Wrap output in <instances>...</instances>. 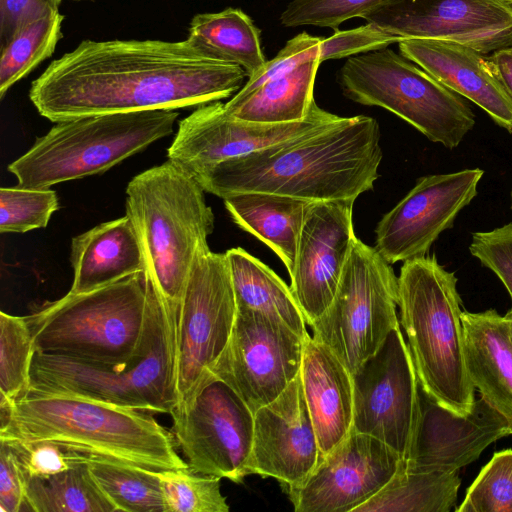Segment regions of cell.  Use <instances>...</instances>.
Masks as SVG:
<instances>
[{
  "instance_id": "obj_17",
  "label": "cell",
  "mask_w": 512,
  "mask_h": 512,
  "mask_svg": "<svg viewBox=\"0 0 512 512\" xmlns=\"http://www.w3.org/2000/svg\"><path fill=\"white\" fill-rule=\"evenodd\" d=\"M480 168L421 177L379 221L375 249L390 264L426 256L477 195Z\"/></svg>"
},
{
  "instance_id": "obj_32",
  "label": "cell",
  "mask_w": 512,
  "mask_h": 512,
  "mask_svg": "<svg viewBox=\"0 0 512 512\" xmlns=\"http://www.w3.org/2000/svg\"><path fill=\"white\" fill-rule=\"evenodd\" d=\"M88 464L97 483L118 511L164 512L155 471L101 458H90Z\"/></svg>"
},
{
  "instance_id": "obj_26",
  "label": "cell",
  "mask_w": 512,
  "mask_h": 512,
  "mask_svg": "<svg viewBox=\"0 0 512 512\" xmlns=\"http://www.w3.org/2000/svg\"><path fill=\"white\" fill-rule=\"evenodd\" d=\"M223 200L234 223L269 246L291 274L300 231L313 201L263 192L238 193Z\"/></svg>"
},
{
  "instance_id": "obj_22",
  "label": "cell",
  "mask_w": 512,
  "mask_h": 512,
  "mask_svg": "<svg viewBox=\"0 0 512 512\" xmlns=\"http://www.w3.org/2000/svg\"><path fill=\"white\" fill-rule=\"evenodd\" d=\"M398 44L401 55L512 133V99L482 53L451 41L409 39Z\"/></svg>"
},
{
  "instance_id": "obj_33",
  "label": "cell",
  "mask_w": 512,
  "mask_h": 512,
  "mask_svg": "<svg viewBox=\"0 0 512 512\" xmlns=\"http://www.w3.org/2000/svg\"><path fill=\"white\" fill-rule=\"evenodd\" d=\"M62 21L63 16L59 11L46 15L22 27L10 42L1 48V98L13 84L52 55L62 36Z\"/></svg>"
},
{
  "instance_id": "obj_15",
  "label": "cell",
  "mask_w": 512,
  "mask_h": 512,
  "mask_svg": "<svg viewBox=\"0 0 512 512\" xmlns=\"http://www.w3.org/2000/svg\"><path fill=\"white\" fill-rule=\"evenodd\" d=\"M340 118L314 100L302 120L259 123L232 116L223 103L216 101L198 106L179 122L167 156L195 178L218 163L302 137Z\"/></svg>"
},
{
  "instance_id": "obj_45",
  "label": "cell",
  "mask_w": 512,
  "mask_h": 512,
  "mask_svg": "<svg viewBox=\"0 0 512 512\" xmlns=\"http://www.w3.org/2000/svg\"><path fill=\"white\" fill-rule=\"evenodd\" d=\"M487 59L494 74L512 99V47L499 49Z\"/></svg>"
},
{
  "instance_id": "obj_24",
  "label": "cell",
  "mask_w": 512,
  "mask_h": 512,
  "mask_svg": "<svg viewBox=\"0 0 512 512\" xmlns=\"http://www.w3.org/2000/svg\"><path fill=\"white\" fill-rule=\"evenodd\" d=\"M470 380L481 397L508 422L512 432V329L494 309L463 311Z\"/></svg>"
},
{
  "instance_id": "obj_9",
  "label": "cell",
  "mask_w": 512,
  "mask_h": 512,
  "mask_svg": "<svg viewBox=\"0 0 512 512\" xmlns=\"http://www.w3.org/2000/svg\"><path fill=\"white\" fill-rule=\"evenodd\" d=\"M337 82L348 99L384 108L449 149L475 125L474 113L459 94L388 48L349 57Z\"/></svg>"
},
{
  "instance_id": "obj_7",
  "label": "cell",
  "mask_w": 512,
  "mask_h": 512,
  "mask_svg": "<svg viewBox=\"0 0 512 512\" xmlns=\"http://www.w3.org/2000/svg\"><path fill=\"white\" fill-rule=\"evenodd\" d=\"M151 279L147 271L47 303L26 316L35 351L96 364H120L140 350Z\"/></svg>"
},
{
  "instance_id": "obj_41",
  "label": "cell",
  "mask_w": 512,
  "mask_h": 512,
  "mask_svg": "<svg viewBox=\"0 0 512 512\" xmlns=\"http://www.w3.org/2000/svg\"><path fill=\"white\" fill-rule=\"evenodd\" d=\"M396 42H400L398 37L367 23L354 29L335 31L330 37L321 38L319 61L321 63L329 59L349 58L387 48Z\"/></svg>"
},
{
  "instance_id": "obj_10",
  "label": "cell",
  "mask_w": 512,
  "mask_h": 512,
  "mask_svg": "<svg viewBox=\"0 0 512 512\" xmlns=\"http://www.w3.org/2000/svg\"><path fill=\"white\" fill-rule=\"evenodd\" d=\"M398 277L375 249L356 238L334 298L310 325L312 338L326 345L353 374L399 326Z\"/></svg>"
},
{
  "instance_id": "obj_28",
  "label": "cell",
  "mask_w": 512,
  "mask_h": 512,
  "mask_svg": "<svg viewBox=\"0 0 512 512\" xmlns=\"http://www.w3.org/2000/svg\"><path fill=\"white\" fill-rule=\"evenodd\" d=\"M187 39L211 58L240 66L248 78L256 75L267 62L259 29L238 8L195 15Z\"/></svg>"
},
{
  "instance_id": "obj_34",
  "label": "cell",
  "mask_w": 512,
  "mask_h": 512,
  "mask_svg": "<svg viewBox=\"0 0 512 512\" xmlns=\"http://www.w3.org/2000/svg\"><path fill=\"white\" fill-rule=\"evenodd\" d=\"M27 317L0 312V402L13 404L29 389L35 355Z\"/></svg>"
},
{
  "instance_id": "obj_25",
  "label": "cell",
  "mask_w": 512,
  "mask_h": 512,
  "mask_svg": "<svg viewBox=\"0 0 512 512\" xmlns=\"http://www.w3.org/2000/svg\"><path fill=\"white\" fill-rule=\"evenodd\" d=\"M70 261L74 271L71 294L89 292L146 270L137 232L127 215L75 236Z\"/></svg>"
},
{
  "instance_id": "obj_36",
  "label": "cell",
  "mask_w": 512,
  "mask_h": 512,
  "mask_svg": "<svg viewBox=\"0 0 512 512\" xmlns=\"http://www.w3.org/2000/svg\"><path fill=\"white\" fill-rule=\"evenodd\" d=\"M58 209V196L50 188L1 187L0 232L24 233L45 228Z\"/></svg>"
},
{
  "instance_id": "obj_35",
  "label": "cell",
  "mask_w": 512,
  "mask_h": 512,
  "mask_svg": "<svg viewBox=\"0 0 512 512\" xmlns=\"http://www.w3.org/2000/svg\"><path fill=\"white\" fill-rule=\"evenodd\" d=\"M159 478L164 512H228L218 477L190 468L155 471Z\"/></svg>"
},
{
  "instance_id": "obj_19",
  "label": "cell",
  "mask_w": 512,
  "mask_h": 512,
  "mask_svg": "<svg viewBox=\"0 0 512 512\" xmlns=\"http://www.w3.org/2000/svg\"><path fill=\"white\" fill-rule=\"evenodd\" d=\"M354 200L313 202L300 231L290 288L310 326L330 306L356 235Z\"/></svg>"
},
{
  "instance_id": "obj_31",
  "label": "cell",
  "mask_w": 512,
  "mask_h": 512,
  "mask_svg": "<svg viewBox=\"0 0 512 512\" xmlns=\"http://www.w3.org/2000/svg\"><path fill=\"white\" fill-rule=\"evenodd\" d=\"M26 505L31 512L118 511L97 483L88 462L47 477L28 478Z\"/></svg>"
},
{
  "instance_id": "obj_46",
  "label": "cell",
  "mask_w": 512,
  "mask_h": 512,
  "mask_svg": "<svg viewBox=\"0 0 512 512\" xmlns=\"http://www.w3.org/2000/svg\"><path fill=\"white\" fill-rule=\"evenodd\" d=\"M506 316L508 317V319L510 321L511 329H512V307L508 310V312L506 313Z\"/></svg>"
},
{
  "instance_id": "obj_30",
  "label": "cell",
  "mask_w": 512,
  "mask_h": 512,
  "mask_svg": "<svg viewBox=\"0 0 512 512\" xmlns=\"http://www.w3.org/2000/svg\"><path fill=\"white\" fill-rule=\"evenodd\" d=\"M458 472H415L401 466L374 497L354 512H449L456 503Z\"/></svg>"
},
{
  "instance_id": "obj_18",
  "label": "cell",
  "mask_w": 512,
  "mask_h": 512,
  "mask_svg": "<svg viewBox=\"0 0 512 512\" xmlns=\"http://www.w3.org/2000/svg\"><path fill=\"white\" fill-rule=\"evenodd\" d=\"M401 456L381 440L351 433L320 457L300 484L287 487L296 512H354L392 479Z\"/></svg>"
},
{
  "instance_id": "obj_23",
  "label": "cell",
  "mask_w": 512,
  "mask_h": 512,
  "mask_svg": "<svg viewBox=\"0 0 512 512\" xmlns=\"http://www.w3.org/2000/svg\"><path fill=\"white\" fill-rule=\"evenodd\" d=\"M300 378L321 456L352 431V374L326 345L309 336L304 343Z\"/></svg>"
},
{
  "instance_id": "obj_5",
  "label": "cell",
  "mask_w": 512,
  "mask_h": 512,
  "mask_svg": "<svg viewBox=\"0 0 512 512\" xmlns=\"http://www.w3.org/2000/svg\"><path fill=\"white\" fill-rule=\"evenodd\" d=\"M457 281L435 256L407 260L398 277V306L421 388L463 416L473 407L475 387L467 368Z\"/></svg>"
},
{
  "instance_id": "obj_27",
  "label": "cell",
  "mask_w": 512,
  "mask_h": 512,
  "mask_svg": "<svg viewBox=\"0 0 512 512\" xmlns=\"http://www.w3.org/2000/svg\"><path fill=\"white\" fill-rule=\"evenodd\" d=\"M231 273L236 309L258 311L282 320L301 338L310 335L290 286L269 266L240 247L225 252Z\"/></svg>"
},
{
  "instance_id": "obj_48",
  "label": "cell",
  "mask_w": 512,
  "mask_h": 512,
  "mask_svg": "<svg viewBox=\"0 0 512 512\" xmlns=\"http://www.w3.org/2000/svg\"><path fill=\"white\" fill-rule=\"evenodd\" d=\"M509 1H511V2H512V0H509Z\"/></svg>"
},
{
  "instance_id": "obj_47",
  "label": "cell",
  "mask_w": 512,
  "mask_h": 512,
  "mask_svg": "<svg viewBox=\"0 0 512 512\" xmlns=\"http://www.w3.org/2000/svg\"><path fill=\"white\" fill-rule=\"evenodd\" d=\"M511 207H512V192H511Z\"/></svg>"
},
{
  "instance_id": "obj_38",
  "label": "cell",
  "mask_w": 512,
  "mask_h": 512,
  "mask_svg": "<svg viewBox=\"0 0 512 512\" xmlns=\"http://www.w3.org/2000/svg\"><path fill=\"white\" fill-rule=\"evenodd\" d=\"M389 0H292L281 13L284 27L337 28L351 18L363 17Z\"/></svg>"
},
{
  "instance_id": "obj_3",
  "label": "cell",
  "mask_w": 512,
  "mask_h": 512,
  "mask_svg": "<svg viewBox=\"0 0 512 512\" xmlns=\"http://www.w3.org/2000/svg\"><path fill=\"white\" fill-rule=\"evenodd\" d=\"M0 438L49 441L151 471L189 468L150 412L31 388L13 404L0 402Z\"/></svg>"
},
{
  "instance_id": "obj_2",
  "label": "cell",
  "mask_w": 512,
  "mask_h": 512,
  "mask_svg": "<svg viewBox=\"0 0 512 512\" xmlns=\"http://www.w3.org/2000/svg\"><path fill=\"white\" fill-rule=\"evenodd\" d=\"M380 138L374 118L341 117L302 137L218 163L195 179L222 199L263 192L313 202L355 201L379 176Z\"/></svg>"
},
{
  "instance_id": "obj_29",
  "label": "cell",
  "mask_w": 512,
  "mask_h": 512,
  "mask_svg": "<svg viewBox=\"0 0 512 512\" xmlns=\"http://www.w3.org/2000/svg\"><path fill=\"white\" fill-rule=\"evenodd\" d=\"M319 58L301 63L270 79L241 101L224 103L232 116L259 123H289L304 119L314 101Z\"/></svg>"
},
{
  "instance_id": "obj_20",
  "label": "cell",
  "mask_w": 512,
  "mask_h": 512,
  "mask_svg": "<svg viewBox=\"0 0 512 512\" xmlns=\"http://www.w3.org/2000/svg\"><path fill=\"white\" fill-rule=\"evenodd\" d=\"M420 416L402 467L415 472H458L497 440L512 435L506 419L482 397L467 415L444 408L420 386Z\"/></svg>"
},
{
  "instance_id": "obj_13",
  "label": "cell",
  "mask_w": 512,
  "mask_h": 512,
  "mask_svg": "<svg viewBox=\"0 0 512 512\" xmlns=\"http://www.w3.org/2000/svg\"><path fill=\"white\" fill-rule=\"evenodd\" d=\"M356 432L371 435L405 460L420 416V384L400 325L352 374Z\"/></svg>"
},
{
  "instance_id": "obj_42",
  "label": "cell",
  "mask_w": 512,
  "mask_h": 512,
  "mask_svg": "<svg viewBox=\"0 0 512 512\" xmlns=\"http://www.w3.org/2000/svg\"><path fill=\"white\" fill-rule=\"evenodd\" d=\"M470 253L503 283L512 299V222L472 234Z\"/></svg>"
},
{
  "instance_id": "obj_8",
  "label": "cell",
  "mask_w": 512,
  "mask_h": 512,
  "mask_svg": "<svg viewBox=\"0 0 512 512\" xmlns=\"http://www.w3.org/2000/svg\"><path fill=\"white\" fill-rule=\"evenodd\" d=\"M176 110L97 114L57 122L9 164L18 186L50 188L101 174L170 134Z\"/></svg>"
},
{
  "instance_id": "obj_4",
  "label": "cell",
  "mask_w": 512,
  "mask_h": 512,
  "mask_svg": "<svg viewBox=\"0 0 512 512\" xmlns=\"http://www.w3.org/2000/svg\"><path fill=\"white\" fill-rule=\"evenodd\" d=\"M177 325L178 314L151 280L144 339L134 357L106 365L35 352L29 388L170 414L177 404Z\"/></svg>"
},
{
  "instance_id": "obj_1",
  "label": "cell",
  "mask_w": 512,
  "mask_h": 512,
  "mask_svg": "<svg viewBox=\"0 0 512 512\" xmlns=\"http://www.w3.org/2000/svg\"><path fill=\"white\" fill-rule=\"evenodd\" d=\"M243 68L211 58L190 40L82 41L36 78L29 98L52 122L147 110H177L236 94Z\"/></svg>"
},
{
  "instance_id": "obj_12",
  "label": "cell",
  "mask_w": 512,
  "mask_h": 512,
  "mask_svg": "<svg viewBox=\"0 0 512 512\" xmlns=\"http://www.w3.org/2000/svg\"><path fill=\"white\" fill-rule=\"evenodd\" d=\"M279 318L236 309L229 341L211 370L255 413L274 401L299 375L304 343Z\"/></svg>"
},
{
  "instance_id": "obj_43",
  "label": "cell",
  "mask_w": 512,
  "mask_h": 512,
  "mask_svg": "<svg viewBox=\"0 0 512 512\" xmlns=\"http://www.w3.org/2000/svg\"><path fill=\"white\" fill-rule=\"evenodd\" d=\"M61 0H0V48L25 25L58 12Z\"/></svg>"
},
{
  "instance_id": "obj_40",
  "label": "cell",
  "mask_w": 512,
  "mask_h": 512,
  "mask_svg": "<svg viewBox=\"0 0 512 512\" xmlns=\"http://www.w3.org/2000/svg\"><path fill=\"white\" fill-rule=\"evenodd\" d=\"M320 41V37L311 36L306 32L288 40L279 53L266 62L256 75L248 78L243 87L227 103H237L270 79L288 72L301 63L319 58Z\"/></svg>"
},
{
  "instance_id": "obj_6",
  "label": "cell",
  "mask_w": 512,
  "mask_h": 512,
  "mask_svg": "<svg viewBox=\"0 0 512 512\" xmlns=\"http://www.w3.org/2000/svg\"><path fill=\"white\" fill-rule=\"evenodd\" d=\"M198 181L169 159L134 176L126 215L143 251L146 271L169 309L179 313L197 250L208 245L214 214Z\"/></svg>"
},
{
  "instance_id": "obj_11",
  "label": "cell",
  "mask_w": 512,
  "mask_h": 512,
  "mask_svg": "<svg viewBox=\"0 0 512 512\" xmlns=\"http://www.w3.org/2000/svg\"><path fill=\"white\" fill-rule=\"evenodd\" d=\"M236 317L228 259L209 245L194 257L181 298L177 325V404L189 406L211 381V370L225 349ZM173 409V410H174Z\"/></svg>"
},
{
  "instance_id": "obj_14",
  "label": "cell",
  "mask_w": 512,
  "mask_h": 512,
  "mask_svg": "<svg viewBox=\"0 0 512 512\" xmlns=\"http://www.w3.org/2000/svg\"><path fill=\"white\" fill-rule=\"evenodd\" d=\"M170 415L177 447L192 471L242 482L252 449L254 413L232 388L214 379L189 406Z\"/></svg>"
},
{
  "instance_id": "obj_37",
  "label": "cell",
  "mask_w": 512,
  "mask_h": 512,
  "mask_svg": "<svg viewBox=\"0 0 512 512\" xmlns=\"http://www.w3.org/2000/svg\"><path fill=\"white\" fill-rule=\"evenodd\" d=\"M457 512H512V449L493 454L467 490Z\"/></svg>"
},
{
  "instance_id": "obj_39",
  "label": "cell",
  "mask_w": 512,
  "mask_h": 512,
  "mask_svg": "<svg viewBox=\"0 0 512 512\" xmlns=\"http://www.w3.org/2000/svg\"><path fill=\"white\" fill-rule=\"evenodd\" d=\"M14 452L26 481L47 477L89 462L90 457L49 441H23L0 438Z\"/></svg>"
},
{
  "instance_id": "obj_16",
  "label": "cell",
  "mask_w": 512,
  "mask_h": 512,
  "mask_svg": "<svg viewBox=\"0 0 512 512\" xmlns=\"http://www.w3.org/2000/svg\"><path fill=\"white\" fill-rule=\"evenodd\" d=\"M362 18L400 41H451L483 55L512 47L509 0H389Z\"/></svg>"
},
{
  "instance_id": "obj_21",
  "label": "cell",
  "mask_w": 512,
  "mask_h": 512,
  "mask_svg": "<svg viewBox=\"0 0 512 512\" xmlns=\"http://www.w3.org/2000/svg\"><path fill=\"white\" fill-rule=\"evenodd\" d=\"M320 457L299 373L274 401L254 413L246 473L295 486L311 474Z\"/></svg>"
},
{
  "instance_id": "obj_44",
  "label": "cell",
  "mask_w": 512,
  "mask_h": 512,
  "mask_svg": "<svg viewBox=\"0 0 512 512\" xmlns=\"http://www.w3.org/2000/svg\"><path fill=\"white\" fill-rule=\"evenodd\" d=\"M0 507L3 512L27 511L26 478L11 447L0 440Z\"/></svg>"
}]
</instances>
